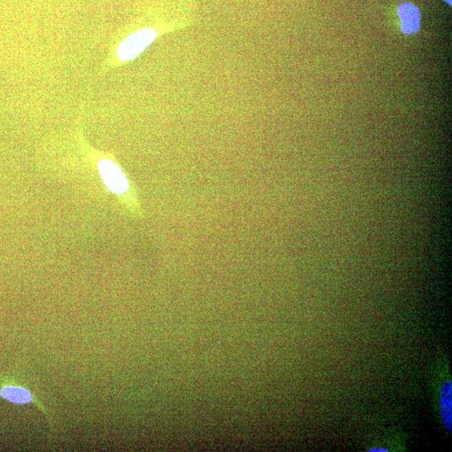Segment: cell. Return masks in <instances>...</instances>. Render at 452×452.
Masks as SVG:
<instances>
[{"mask_svg": "<svg viewBox=\"0 0 452 452\" xmlns=\"http://www.w3.org/2000/svg\"><path fill=\"white\" fill-rule=\"evenodd\" d=\"M156 37L157 32L150 28L143 29L132 34L126 37L118 47V58L122 61L135 58L155 41Z\"/></svg>", "mask_w": 452, "mask_h": 452, "instance_id": "cell-2", "label": "cell"}, {"mask_svg": "<svg viewBox=\"0 0 452 452\" xmlns=\"http://www.w3.org/2000/svg\"><path fill=\"white\" fill-rule=\"evenodd\" d=\"M98 170L107 189L120 199L130 212L141 216L143 212L136 190L120 166L112 160L102 159L98 163Z\"/></svg>", "mask_w": 452, "mask_h": 452, "instance_id": "cell-1", "label": "cell"}, {"mask_svg": "<svg viewBox=\"0 0 452 452\" xmlns=\"http://www.w3.org/2000/svg\"><path fill=\"white\" fill-rule=\"evenodd\" d=\"M398 16L401 22L402 32L406 34H414L419 32L420 28V12L418 8L411 3H403L398 9Z\"/></svg>", "mask_w": 452, "mask_h": 452, "instance_id": "cell-3", "label": "cell"}, {"mask_svg": "<svg viewBox=\"0 0 452 452\" xmlns=\"http://www.w3.org/2000/svg\"><path fill=\"white\" fill-rule=\"evenodd\" d=\"M440 411L444 426L452 431V384L447 381L440 389Z\"/></svg>", "mask_w": 452, "mask_h": 452, "instance_id": "cell-5", "label": "cell"}, {"mask_svg": "<svg viewBox=\"0 0 452 452\" xmlns=\"http://www.w3.org/2000/svg\"><path fill=\"white\" fill-rule=\"evenodd\" d=\"M370 452H373V451L374 452H378V451H381V452L385 451V452H387V451H388V450L385 449V448L374 447V448H372V449H370Z\"/></svg>", "mask_w": 452, "mask_h": 452, "instance_id": "cell-6", "label": "cell"}, {"mask_svg": "<svg viewBox=\"0 0 452 452\" xmlns=\"http://www.w3.org/2000/svg\"><path fill=\"white\" fill-rule=\"evenodd\" d=\"M0 396H1L3 399L15 404H36L47 416V414L45 413L43 405H41L37 400L34 399L32 393L25 388V387L18 385H7L3 387L2 389L0 390Z\"/></svg>", "mask_w": 452, "mask_h": 452, "instance_id": "cell-4", "label": "cell"}, {"mask_svg": "<svg viewBox=\"0 0 452 452\" xmlns=\"http://www.w3.org/2000/svg\"><path fill=\"white\" fill-rule=\"evenodd\" d=\"M443 1H445L448 5H451L452 0H443Z\"/></svg>", "mask_w": 452, "mask_h": 452, "instance_id": "cell-7", "label": "cell"}]
</instances>
